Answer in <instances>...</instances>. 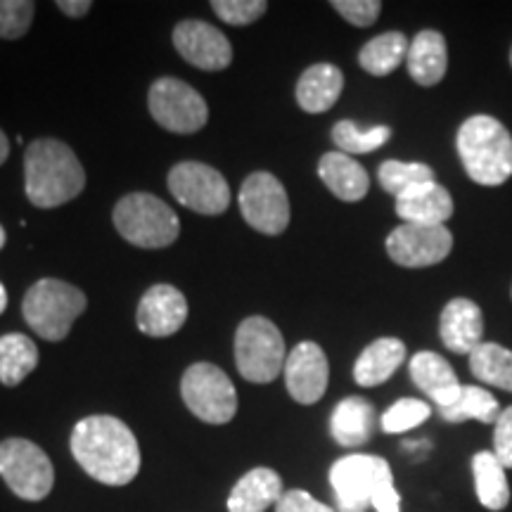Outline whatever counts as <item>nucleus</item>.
Returning a JSON list of instances; mask_svg holds the SVG:
<instances>
[{"mask_svg": "<svg viewBox=\"0 0 512 512\" xmlns=\"http://www.w3.org/2000/svg\"><path fill=\"white\" fill-rule=\"evenodd\" d=\"M0 477L17 498L38 503L55 486V467L41 446L29 439L0 441Z\"/></svg>", "mask_w": 512, "mask_h": 512, "instance_id": "6e6552de", "label": "nucleus"}, {"mask_svg": "<svg viewBox=\"0 0 512 512\" xmlns=\"http://www.w3.org/2000/svg\"><path fill=\"white\" fill-rule=\"evenodd\" d=\"M318 176L325 188L342 202H361L370 190L368 171L344 152H328L320 157Z\"/></svg>", "mask_w": 512, "mask_h": 512, "instance_id": "aec40b11", "label": "nucleus"}, {"mask_svg": "<svg viewBox=\"0 0 512 512\" xmlns=\"http://www.w3.org/2000/svg\"><path fill=\"white\" fill-rule=\"evenodd\" d=\"M330 382V363L325 351L316 342L297 344L285 363L287 392L302 406H311L323 399Z\"/></svg>", "mask_w": 512, "mask_h": 512, "instance_id": "2eb2a0df", "label": "nucleus"}, {"mask_svg": "<svg viewBox=\"0 0 512 512\" xmlns=\"http://www.w3.org/2000/svg\"><path fill=\"white\" fill-rule=\"evenodd\" d=\"M211 10L230 27H249L266 15L268 3L266 0H214Z\"/></svg>", "mask_w": 512, "mask_h": 512, "instance_id": "f704fd0d", "label": "nucleus"}, {"mask_svg": "<svg viewBox=\"0 0 512 512\" xmlns=\"http://www.w3.org/2000/svg\"><path fill=\"white\" fill-rule=\"evenodd\" d=\"M456 147L467 176L479 185H503L512 176V136L501 121L486 114L458 128Z\"/></svg>", "mask_w": 512, "mask_h": 512, "instance_id": "20e7f679", "label": "nucleus"}, {"mask_svg": "<svg viewBox=\"0 0 512 512\" xmlns=\"http://www.w3.org/2000/svg\"><path fill=\"white\" fill-rule=\"evenodd\" d=\"M57 10H62L64 15L72 17V19H81L91 12L93 3L91 0H57Z\"/></svg>", "mask_w": 512, "mask_h": 512, "instance_id": "58836bf2", "label": "nucleus"}, {"mask_svg": "<svg viewBox=\"0 0 512 512\" xmlns=\"http://www.w3.org/2000/svg\"><path fill=\"white\" fill-rule=\"evenodd\" d=\"M408 74L415 83L430 88L446 76L448 67V50H446V38L434 29L420 31L418 36L411 41L408 48Z\"/></svg>", "mask_w": 512, "mask_h": 512, "instance_id": "b1692460", "label": "nucleus"}, {"mask_svg": "<svg viewBox=\"0 0 512 512\" xmlns=\"http://www.w3.org/2000/svg\"><path fill=\"white\" fill-rule=\"evenodd\" d=\"M453 249V235L446 226L403 223L387 238V254L403 268H425L441 264Z\"/></svg>", "mask_w": 512, "mask_h": 512, "instance_id": "ddd939ff", "label": "nucleus"}, {"mask_svg": "<svg viewBox=\"0 0 512 512\" xmlns=\"http://www.w3.org/2000/svg\"><path fill=\"white\" fill-rule=\"evenodd\" d=\"M147 107H150L152 119L164 131L178 133V136L202 131L209 121V107L202 95L190 83L174 76H162L152 83L147 93Z\"/></svg>", "mask_w": 512, "mask_h": 512, "instance_id": "9d476101", "label": "nucleus"}, {"mask_svg": "<svg viewBox=\"0 0 512 512\" xmlns=\"http://www.w3.org/2000/svg\"><path fill=\"white\" fill-rule=\"evenodd\" d=\"M494 456L501 460L505 470H512V406L498 415L494 430Z\"/></svg>", "mask_w": 512, "mask_h": 512, "instance_id": "e433bc0d", "label": "nucleus"}, {"mask_svg": "<svg viewBox=\"0 0 512 512\" xmlns=\"http://www.w3.org/2000/svg\"><path fill=\"white\" fill-rule=\"evenodd\" d=\"M375 432V406L363 396L339 401L330 418V434L339 446L356 448L368 444Z\"/></svg>", "mask_w": 512, "mask_h": 512, "instance_id": "4be33fe9", "label": "nucleus"}, {"mask_svg": "<svg viewBox=\"0 0 512 512\" xmlns=\"http://www.w3.org/2000/svg\"><path fill=\"white\" fill-rule=\"evenodd\" d=\"M86 306V294L76 285L60 278H43L24 294L22 316L41 339L62 342Z\"/></svg>", "mask_w": 512, "mask_h": 512, "instance_id": "39448f33", "label": "nucleus"}, {"mask_svg": "<svg viewBox=\"0 0 512 512\" xmlns=\"http://www.w3.org/2000/svg\"><path fill=\"white\" fill-rule=\"evenodd\" d=\"M411 380L418 384V389L430 396L437 408L451 406L460 396V389H463L451 363L444 356L434 354V351H418L411 358Z\"/></svg>", "mask_w": 512, "mask_h": 512, "instance_id": "6ab92c4d", "label": "nucleus"}, {"mask_svg": "<svg viewBox=\"0 0 512 512\" xmlns=\"http://www.w3.org/2000/svg\"><path fill=\"white\" fill-rule=\"evenodd\" d=\"M5 242H8V235H5V228L0 226V249L5 247Z\"/></svg>", "mask_w": 512, "mask_h": 512, "instance_id": "79ce46f5", "label": "nucleus"}, {"mask_svg": "<svg viewBox=\"0 0 512 512\" xmlns=\"http://www.w3.org/2000/svg\"><path fill=\"white\" fill-rule=\"evenodd\" d=\"M432 415L430 403L420 399H399L382 415V430L387 434H401L418 427Z\"/></svg>", "mask_w": 512, "mask_h": 512, "instance_id": "473e14b6", "label": "nucleus"}, {"mask_svg": "<svg viewBox=\"0 0 512 512\" xmlns=\"http://www.w3.org/2000/svg\"><path fill=\"white\" fill-rule=\"evenodd\" d=\"M396 214L418 226H444L453 216V197L437 181L415 185L396 197Z\"/></svg>", "mask_w": 512, "mask_h": 512, "instance_id": "a211bd4d", "label": "nucleus"}, {"mask_svg": "<svg viewBox=\"0 0 512 512\" xmlns=\"http://www.w3.org/2000/svg\"><path fill=\"white\" fill-rule=\"evenodd\" d=\"M392 138V128L389 126H373L368 131L358 128L354 121H337L332 128V140L344 155H368V152L380 150L384 143Z\"/></svg>", "mask_w": 512, "mask_h": 512, "instance_id": "7c9ffc66", "label": "nucleus"}, {"mask_svg": "<svg viewBox=\"0 0 512 512\" xmlns=\"http://www.w3.org/2000/svg\"><path fill=\"white\" fill-rule=\"evenodd\" d=\"M188 320V299L174 285L159 283L140 297L136 323L147 337H171Z\"/></svg>", "mask_w": 512, "mask_h": 512, "instance_id": "dca6fc26", "label": "nucleus"}, {"mask_svg": "<svg viewBox=\"0 0 512 512\" xmlns=\"http://www.w3.org/2000/svg\"><path fill=\"white\" fill-rule=\"evenodd\" d=\"M332 8L354 27H373L380 17L382 3L380 0H335Z\"/></svg>", "mask_w": 512, "mask_h": 512, "instance_id": "c9c22d12", "label": "nucleus"}, {"mask_svg": "<svg viewBox=\"0 0 512 512\" xmlns=\"http://www.w3.org/2000/svg\"><path fill=\"white\" fill-rule=\"evenodd\" d=\"M183 207L202 216H219L230 207V185L221 171L204 162H178L166 178Z\"/></svg>", "mask_w": 512, "mask_h": 512, "instance_id": "9b49d317", "label": "nucleus"}, {"mask_svg": "<svg viewBox=\"0 0 512 512\" xmlns=\"http://www.w3.org/2000/svg\"><path fill=\"white\" fill-rule=\"evenodd\" d=\"M337 512H401V496L394 486L392 467L380 456L351 453L330 467Z\"/></svg>", "mask_w": 512, "mask_h": 512, "instance_id": "7ed1b4c3", "label": "nucleus"}, {"mask_svg": "<svg viewBox=\"0 0 512 512\" xmlns=\"http://www.w3.org/2000/svg\"><path fill=\"white\" fill-rule=\"evenodd\" d=\"M283 479L271 467H254L228 496V512H266L283 498Z\"/></svg>", "mask_w": 512, "mask_h": 512, "instance_id": "412c9836", "label": "nucleus"}, {"mask_svg": "<svg viewBox=\"0 0 512 512\" xmlns=\"http://www.w3.org/2000/svg\"><path fill=\"white\" fill-rule=\"evenodd\" d=\"M117 233L140 249H164L181 235L176 211L150 192H131L121 197L112 211Z\"/></svg>", "mask_w": 512, "mask_h": 512, "instance_id": "423d86ee", "label": "nucleus"}, {"mask_svg": "<svg viewBox=\"0 0 512 512\" xmlns=\"http://www.w3.org/2000/svg\"><path fill=\"white\" fill-rule=\"evenodd\" d=\"M344 88V74L328 62L311 64L297 81V105L309 114L332 110Z\"/></svg>", "mask_w": 512, "mask_h": 512, "instance_id": "5701e85b", "label": "nucleus"}, {"mask_svg": "<svg viewBox=\"0 0 512 512\" xmlns=\"http://www.w3.org/2000/svg\"><path fill=\"white\" fill-rule=\"evenodd\" d=\"M181 396L190 413L207 425H226L238 413L233 382L214 363H192L183 373Z\"/></svg>", "mask_w": 512, "mask_h": 512, "instance_id": "1a4fd4ad", "label": "nucleus"}, {"mask_svg": "<svg viewBox=\"0 0 512 512\" xmlns=\"http://www.w3.org/2000/svg\"><path fill=\"white\" fill-rule=\"evenodd\" d=\"M38 366L36 342L22 332L0 335V382L17 387L34 373Z\"/></svg>", "mask_w": 512, "mask_h": 512, "instance_id": "a878e982", "label": "nucleus"}, {"mask_svg": "<svg viewBox=\"0 0 512 512\" xmlns=\"http://www.w3.org/2000/svg\"><path fill=\"white\" fill-rule=\"evenodd\" d=\"M8 157H10V138L5 136V131L0 128V166L8 162Z\"/></svg>", "mask_w": 512, "mask_h": 512, "instance_id": "ea45409f", "label": "nucleus"}, {"mask_svg": "<svg viewBox=\"0 0 512 512\" xmlns=\"http://www.w3.org/2000/svg\"><path fill=\"white\" fill-rule=\"evenodd\" d=\"M377 178H380V185L389 192V195L399 197L406 190L415 188V185L434 181V171L432 166L422 162H399V159H387V162L380 164Z\"/></svg>", "mask_w": 512, "mask_h": 512, "instance_id": "2f4dec72", "label": "nucleus"}, {"mask_svg": "<svg viewBox=\"0 0 512 512\" xmlns=\"http://www.w3.org/2000/svg\"><path fill=\"white\" fill-rule=\"evenodd\" d=\"M69 448L81 470L105 486H126L140 472L136 434L114 415H88L76 422Z\"/></svg>", "mask_w": 512, "mask_h": 512, "instance_id": "f257e3e1", "label": "nucleus"}, {"mask_svg": "<svg viewBox=\"0 0 512 512\" xmlns=\"http://www.w3.org/2000/svg\"><path fill=\"white\" fill-rule=\"evenodd\" d=\"M174 48L202 72H223L233 62V46L221 29L200 19H183L174 29Z\"/></svg>", "mask_w": 512, "mask_h": 512, "instance_id": "4468645a", "label": "nucleus"}, {"mask_svg": "<svg viewBox=\"0 0 512 512\" xmlns=\"http://www.w3.org/2000/svg\"><path fill=\"white\" fill-rule=\"evenodd\" d=\"M510 64H512V48H510Z\"/></svg>", "mask_w": 512, "mask_h": 512, "instance_id": "37998d69", "label": "nucleus"}, {"mask_svg": "<svg viewBox=\"0 0 512 512\" xmlns=\"http://www.w3.org/2000/svg\"><path fill=\"white\" fill-rule=\"evenodd\" d=\"M238 202L242 219L259 233L275 238L290 226V197L285 185L268 171H256L245 178Z\"/></svg>", "mask_w": 512, "mask_h": 512, "instance_id": "f8f14e48", "label": "nucleus"}, {"mask_svg": "<svg viewBox=\"0 0 512 512\" xmlns=\"http://www.w3.org/2000/svg\"><path fill=\"white\" fill-rule=\"evenodd\" d=\"M5 309H8V290H5V285L0 283V316H3Z\"/></svg>", "mask_w": 512, "mask_h": 512, "instance_id": "a19ab883", "label": "nucleus"}, {"mask_svg": "<svg viewBox=\"0 0 512 512\" xmlns=\"http://www.w3.org/2000/svg\"><path fill=\"white\" fill-rule=\"evenodd\" d=\"M36 17V3L31 0H0V38L19 41L29 34Z\"/></svg>", "mask_w": 512, "mask_h": 512, "instance_id": "72a5a7b5", "label": "nucleus"}, {"mask_svg": "<svg viewBox=\"0 0 512 512\" xmlns=\"http://www.w3.org/2000/svg\"><path fill=\"white\" fill-rule=\"evenodd\" d=\"M406 361V344L396 337H380L358 356L354 366V380L361 387H377L392 377Z\"/></svg>", "mask_w": 512, "mask_h": 512, "instance_id": "393cba45", "label": "nucleus"}, {"mask_svg": "<svg viewBox=\"0 0 512 512\" xmlns=\"http://www.w3.org/2000/svg\"><path fill=\"white\" fill-rule=\"evenodd\" d=\"M470 370L479 382L512 394V351L494 342H482L470 354Z\"/></svg>", "mask_w": 512, "mask_h": 512, "instance_id": "c85d7f7f", "label": "nucleus"}, {"mask_svg": "<svg viewBox=\"0 0 512 512\" xmlns=\"http://www.w3.org/2000/svg\"><path fill=\"white\" fill-rule=\"evenodd\" d=\"M408 48H411V41H408L406 34H401V31H387V34L375 36L373 41H368L361 48L358 64L368 74L387 76L396 72L401 67V62H406Z\"/></svg>", "mask_w": 512, "mask_h": 512, "instance_id": "cd10ccee", "label": "nucleus"}, {"mask_svg": "<svg viewBox=\"0 0 512 512\" xmlns=\"http://www.w3.org/2000/svg\"><path fill=\"white\" fill-rule=\"evenodd\" d=\"M86 188V171L67 143L36 138L24 150V192L38 209H57Z\"/></svg>", "mask_w": 512, "mask_h": 512, "instance_id": "f03ea898", "label": "nucleus"}, {"mask_svg": "<svg viewBox=\"0 0 512 512\" xmlns=\"http://www.w3.org/2000/svg\"><path fill=\"white\" fill-rule=\"evenodd\" d=\"M439 415L446 422H465V420H477L484 425H491L501 415V406H498L496 396L486 392L484 387H475V384H467L460 389V396L451 406L439 408Z\"/></svg>", "mask_w": 512, "mask_h": 512, "instance_id": "c756f323", "label": "nucleus"}, {"mask_svg": "<svg viewBox=\"0 0 512 512\" xmlns=\"http://www.w3.org/2000/svg\"><path fill=\"white\" fill-rule=\"evenodd\" d=\"M472 475H475L477 498L486 510L498 512L510 503V484L505 477V467L494 456V451H479L472 458Z\"/></svg>", "mask_w": 512, "mask_h": 512, "instance_id": "bb28decb", "label": "nucleus"}, {"mask_svg": "<svg viewBox=\"0 0 512 512\" xmlns=\"http://www.w3.org/2000/svg\"><path fill=\"white\" fill-rule=\"evenodd\" d=\"M275 512H335V510H332L330 505L316 501L309 491L292 489V491H285L283 498L275 503Z\"/></svg>", "mask_w": 512, "mask_h": 512, "instance_id": "4c0bfd02", "label": "nucleus"}, {"mask_svg": "<svg viewBox=\"0 0 512 512\" xmlns=\"http://www.w3.org/2000/svg\"><path fill=\"white\" fill-rule=\"evenodd\" d=\"M283 332L266 316H249L235 332V366L247 382L268 384L285 373Z\"/></svg>", "mask_w": 512, "mask_h": 512, "instance_id": "0eeeda50", "label": "nucleus"}, {"mask_svg": "<svg viewBox=\"0 0 512 512\" xmlns=\"http://www.w3.org/2000/svg\"><path fill=\"white\" fill-rule=\"evenodd\" d=\"M439 335L444 347L453 354H472L484 337L482 309L472 299H451L441 311Z\"/></svg>", "mask_w": 512, "mask_h": 512, "instance_id": "f3484780", "label": "nucleus"}]
</instances>
